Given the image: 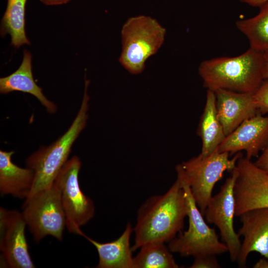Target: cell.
Listing matches in <instances>:
<instances>
[{"label":"cell","instance_id":"obj_5","mask_svg":"<svg viewBox=\"0 0 268 268\" xmlns=\"http://www.w3.org/2000/svg\"><path fill=\"white\" fill-rule=\"evenodd\" d=\"M242 155L237 153L230 158L227 152H219L217 149L207 156L200 154L176 167L177 174L181 175L189 185L192 196L203 216L211 199L215 184L225 171L232 172Z\"/></svg>","mask_w":268,"mask_h":268},{"label":"cell","instance_id":"obj_21","mask_svg":"<svg viewBox=\"0 0 268 268\" xmlns=\"http://www.w3.org/2000/svg\"><path fill=\"white\" fill-rule=\"evenodd\" d=\"M171 252L164 243L145 244L134 257L133 268H178Z\"/></svg>","mask_w":268,"mask_h":268},{"label":"cell","instance_id":"obj_26","mask_svg":"<svg viewBox=\"0 0 268 268\" xmlns=\"http://www.w3.org/2000/svg\"><path fill=\"white\" fill-rule=\"evenodd\" d=\"M264 59L263 77L266 79H268V51L264 52Z\"/></svg>","mask_w":268,"mask_h":268},{"label":"cell","instance_id":"obj_17","mask_svg":"<svg viewBox=\"0 0 268 268\" xmlns=\"http://www.w3.org/2000/svg\"><path fill=\"white\" fill-rule=\"evenodd\" d=\"M31 60V54L24 50L19 68L11 74L0 78V92L1 94L14 91L29 93L36 97L49 113H54L57 110L56 105L45 96L42 89L34 80Z\"/></svg>","mask_w":268,"mask_h":268},{"label":"cell","instance_id":"obj_8","mask_svg":"<svg viewBox=\"0 0 268 268\" xmlns=\"http://www.w3.org/2000/svg\"><path fill=\"white\" fill-rule=\"evenodd\" d=\"M81 166L79 158L74 156L63 166L54 182L59 188L66 217V227L69 232L81 235L80 227L94 216L92 200L80 189L78 174Z\"/></svg>","mask_w":268,"mask_h":268},{"label":"cell","instance_id":"obj_16","mask_svg":"<svg viewBox=\"0 0 268 268\" xmlns=\"http://www.w3.org/2000/svg\"><path fill=\"white\" fill-rule=\"evenodd\" d=\"M133 228L128 223L122 234L116 240L106 243L97 242L86 236H81L96 249L99 255L97 268H133L134 258L130 247V237Z\"/></svg>","mask_w":268,"mask_h":268},{"label":"cell","instance_id":"obj_3","mask_svg":"<svg viewBox=\"0 0 268 268\" xmlns=\"http://www.w3.org/2000/svg\"><path fill=\"white\" fill-rule=\"evenodd\" d=\"M89 83V81L85 79L80 109L67 132L50 145L41 147L26 159L27 167L34 172L33 184L29 196L51 187L67 161L72 144L86 124L89 100L87 94Z\"/></svg>","mask_w":268,"mask_h":268},{"label":"cell","instance_id":"obj_11","mask_svg":"<svg viewBox=\"0 0 268 268\" xmlns=\"http://www.w3.org/2000/svg\"><path fill=\"white\" fill-rule=\"evenodd\" d=\"M236 169L237 175L233 188L235 216L251 209L268 207V174L243 155Z\"/></svg>","mask_w":268,"mask_h":268},{"label":"cell","instance_id":"obj_14","mask_svg":"<svg viewBox=\"0 0 268 268\" xmlns=\"http://www.w3.org/2000/svg\"><path fill=\"white\" fill-rule=\"evenodd\" d=\"M213 91L216 97L217 116L226 136L244 121L259 113L254 93L239 92L224 89Z\"/></svg>","mask_w":268,"mask_h":268},{"label":"cell","instance_id":"obj_19","mask_svg":"<svg viewBox=\"0 0 268 268\" xmlns=\"http://www.w3.org/2000/svg\"><path fill=\"white\" fill-rule=\"evenodd\" d=\"M27 0H7L5 11L1 19L0 34H8L11 44L19 48L30 44L25 32V6Z\"/></svg>","mask_w":268,"mask_h":268},{"label":"cell","instance_id":"obj_13","mask_svg":"<svg viewBox=\"0 0 268 268\" xmlns=\"http://www.w3.org/2000/svg\"><path fill=\"white\" fill-rule=\"evenodd\" d=\"M239 217L242 226L237 233L244 239L236 261L239 266H246L252 252H258L268 259V207L251 209Z\"/></svg>","mask_w":268,"mask_h":268},{"label":"cell","instance_id":"obj_4","mask_svg":"<svg viewBox=\"0 0 268 268\" xmlns=\"http://www.w3.org/2000/svg\"><path fill=\"white\" fill-rule=\"evenodd\" d=\"M165 35V28L150 16L129 18L121 30L122 47L119 62L131 73H140L147 60L162 46Z\"/></svg>","mask_w":268,"mask_h":268},{"label":"cell","instance_id":"obj_27","mask_svg":"<svg viewBox=\"0 0 268 268\" xmlns=\"http://www.w3.org/2000/svg\"><path fill=\"white\" fill-rule=\"evenodd\" d=\"M42 3L48 5H59L68 2L70 0H40Z\"/></svg>","mask_w":268,"mask_h":268},{"label":"cell","instance_id":"obj_25","mask_svg":"<svg viewBox=\"0 0 268 268\" xmlns=\"http://www.w3.org/2000/svg\"><path fill=\"white\" fill-rule=\"evenodd\" d=\"M240 1L255 7H260L263 4L268 2V0H240Z\"/></svg>","mask_w":268,"mask_h":268},{"label":"cell","instance_id":"obj_22","mask_svg":"<svg viewBox=\"0 0 268 268\" xmlns=\"http://www.w3.org/2000/svg\"><path fill=\"white\" fill-rule=\"evenodd\" d=\"M254 98L259 113L262 115L268 113V79H264L254 92Z\"/></svg>","mask_w":268,"mask_h":268},{"label":"cell","instance_id":"obj_6","mask_svg":"<svg viewBox=\"0 0 268 268\" xmlns=\"http://www.w3.org/2000/svg\"><path fill=\"white\" fill-rule=\"evenodd\" d=\"M184 189L187 204L189 227L171 240L168 247L171 252L181 256L194 258L204 255H219L228 252L226 245L221 242L214 229L204 220L185 179L177 174Z\"/></svg>","mask_w":268,"mask_h":268},{"label":"cell","instance_id":"obj_28","mask_svg":"<svg viewBox=\"0 0 268 268\" xmlns=\"http://www.w3.org/2000/svg\"><path fill=\"white\" fill-rule=\"evenodd\" d=\"M254 268H268V259H261L254 266Z\"/></svg>","mask_w":268,"mask_h":268},{"label":"cell","instance_id":"obj_18","mask_svg":"<svg viewBox=\"0 0 268 268\" xmlns=\"http://www.w3.org/2000/svg\"><path fill=\"white\" fill-rule=\"evenodd\" d=\"M197 133L201 141L200 154L202 156L212 153L226 137L217 114L215 95L211 90H207L205 105Z\"/></svg>","mask_w":268,"mask_h":268},{"label":"cell","instance_id":"obj_23","mask_svg":"<svg viewBox=\"0 0 268 268\" xmlns=\"http://www.w3.org/2000/svg\"><path fill=\"white\" fill-rule=\"evenodd\" d=\"M215 255H204L194 258L191 268H220Z\"/></svg>","mask_w":268,"mask_h":268},{"label":"cell","instance_id":"obj_24","mask_svg":"<svg viewBox=\"0 0 268 268\" xmlns=\"http://www.w3.org/2000/svg\"><path fill=\"white\" fill-rule=\"evenodd\" d=\"M255 164L268 174V142L261 151Z\"/></svg>","mask_w":268,"mask_h":268},{"label":"cell","instance_id":"obj_10","mask_svg":"<svg viewBox=\"0 0 268 268\" xmlns=\"http://www.w3.org/2000/svg\"><path fill=\"white\" fill-rule=\"evenodd\" d=\"M26 225L22 212L0 207L1 266L34 268L25 234Z\"/></svg>","mask_w":268,"mask_h":268},{"label":"cell","instance_id":"obj_15","mask_svg":"<svg viewBox=\"0 0 268 268\" xmlns=\"http://www.w3.org/2000/svg\"><path fill=\"white\" fill-rule=\"evenodd\" d=\"M14 151H0V192L18 199H26L31 191L34 179V171L23 168L11 160Z\"/></svg>","mask_w":268,"mask_h":268},{"label":"cell","instance_id":"obj_20","mask_svg":"<svg viewBox=\"0 0 268 268\" xmlns=\"http://www.w3.org/2000/svg\"><path fill=\"white\" fill-rule=\"evenodd\" d=\"M259 7L257 15L237 21L236 26L248 39L250 48L265 52L268 51V2Z\"/></svg>","mask_w":268,"mask_h":268},{"label":"cell","instance_id":"obj_1","mask_svg":"<svg viewBox=\"0 0 268 268\" xmlns=\"http://www.w3.org/2000/svg\"><path fill=\"white\" fill-rule=\"evenodd\" d=\"M187 211L184 191L177 178L166 193L151 196L139 208L132 250L150 243H169L182 232Z\"/></svg>","mask_w":268,"mask_h":268},{"label":"cell","instance_id":"obj_12","mask_svg":"<svg viewBox=\"0 0 268 268\" xmlns=\"http://www.w3.org/2000/svg\"><path fill=\"white\" fill-rule=\"evenodd\" d=\"M268 142V116L261 114L245 120L226 136L217 148L230 155L246 152V157H256Z\"/></svg>","mask_w":268,"mask_h":268},{"label":"cell","instance_id":"obj_9","mask_svg":"<svg viewBox=\"0 0 268 268\" xmlns=\"http://www.w3.org/2000/svg\"><path fill=\"white\" fill-rule=\"evenodd\" d=\"M237 175L235 167L219 192L211 197L203 215L207 222L214 224L218 228L232 262H236L241 246L240 236L235 232L233 225L235 215L233 188Z\"/></svg>","mask_w":268,"mask_h":268},{"label":"cell","instance_id":"obj_2","mask_svg":"<svg viewBox=\"0 0 268 268\" xmlns=\"http://www.w3.org/2000/svg\"><path fill=\"white\" fill-rule=\"evenodd\" d=\"M264 52L250 48L233 57H222L202 62L199 74L204 87L254 93L264 80Z\"/></svg>","mask_w":268,"mask_h":268},{"label":"cell","instance_id":"obj_7","mask_svg":"<svg viewBox=\"0 0 268 268\" xmlns=\"http://www.w3.org/2000/svg\"><path fill=\"white\" fill-rule=\"evenodd\" d=\"M22 213L35 242L48 235L62 240L66 217L60 191L55 182L25 199Z\"/></svg>","mask_w":268,"mask_h":268}]
</instances>
